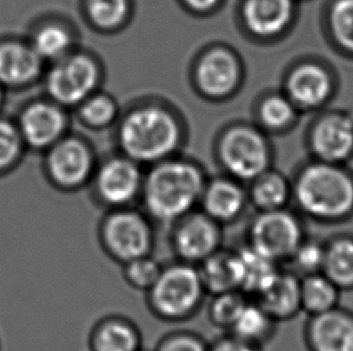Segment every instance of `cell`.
Masks as SVG:
<instances>
[{"instance_id":"13","label":"cell","mask_w":353,"mask_h":351,"mask_svg":"<svg viewBox=\"0 0 353 351\" xmlns=\"http://www.w3.org/2000/svg\"><path fill=\"white\" fill-rule=\"evenodd\" d=\"M46 167L53 184L62 189H75L91 175V153L77 140H62L51 146Z\"/></svg>"},{"instance_id":"8","label":"cell","mask_w":353,"mask_h":351,"mask_svg":"<svg viewBox=\"0 0 353 351\" xmlns=\"http://www.w3.org/2000/svg\"><path fill=\"white\" fill-rule=\"evenodd\" d=\"M309 147L316 160L350 165L353 160V109H325L309 131Z\"/></svg>"},{"instance_id":"1","label":"cell","mask_w":353,"mask_h":351,"mask_svg":"<svg viewBox=\"0 0 353 351\" xmlns=\"http://www.w3.org/2000/svg\"><path fill=\"white\" fill-rule=\"evenodd\" d=\"M292 199L301 217L323 225L347 223L353 218V170L314 159L296 176Z\"/></svg>"},{"instance_id":"7","label":"cell","mask_w":353,"mask_h":351,"mask_svg":"<svg viewBox=\"0 0 353 351\" xmlns=\"http://www.w3.org/2000/svg\"><path fill=\"white\" fill-rule=\"evenodd\" d=\"M170 228L169 244L180 262L198 266L223 247V226L203 211H192Z\"/></svg>"},{"instance_id":"2","label":"cell","mask_w":353,"mask_h":351,"mask_svg":"<svg viewBox=\"0 0 353 351\" xmlns=\"http://www.w3.org/2000/svg\"><path fill=\"white\" fill-rule=\"evenodd\" d=\"M205 184L199 170L191 164L170 162L150 172L143 184L145 213L153 223L169 225L191 213L201 202Z\"/></svg>"},{"instance_id":"28","label":"cell","mask_w":353,"mask_h":351,"mask_svg":"<svg viewBox=\"0 0 353 351\" xmlns=\"http://www.w3.org/2000/svg\"><path fill=\"white\" fill-rule=\"evenodd\" d=\"M250 198L258 212L285 209L292 199V185L279 173L264 172L253 180Z\"/></svg>"},{"instance_id":"39","label":"cell","mask_w":353,"mask_h":351,"mask_svg":"<svg viewBox=\"0 0 353 351\" xmlns=\"http://www.w3.org/2000/svg\"><path fill=\"white\" fill-rule=\"evenodd\" d=\"M219 0H186L188 6H191L192 9L199 10V11H205L210 10L217 4Z\"/></svg>"},{"instance_id":"31","label":"cell","mask_w":353,"mask_h":351,"mask_svg":"<svg viewBox=\"0 0 353 351\" xmlns=\"http://www.w3.org/2000/svg\"><path fill=\"white\" fill-rule=\"evenodd\" d=\"M325 259V240L307 237L296 248L290 260L283 265L299 278L322 272Z\"/></svg>"},{"instance_id":"36","label":"cell","mask_w":353,"mask_h":351,"mask_svg":"<svg viewBox=\"0 0 353 351\" xmlns=\"http://www.w3.org/2000/svg\"><path fill=\"white\" fill-rule=\"evenodd\" d=\"M210 343L193 331H172L163 336L153 351H209Z\"/></svg>"},{"instance_id":"4","label":"cell","mask_w":353,"mask_h":351,"mask_svg":"<svg viewBox=\"0 0 353 351\" xmlns=\"http://www.w3.org/2000/svg\"><path fill=\"white\" fill-rule=\"evenodd\" d=\"M179 127L164 109L145 107L124 119L119 131L121 145L139 162H156L176 148Z\"/></svg>"},{"instance_id":"32","label":"cell","mask_w":353,"mask_h":351,"mask_svg":"<svg viewBox=\"0 0 353 351\" xmlns=\"http://www.w3.org/2000/svg\"><path fill=\"white\" fill-rule=\"evenodd\" d=\"M162 270V264L152 254L134 259L132 262L122 265L124 281L132 289L145 294L157 281Z\"/></svg>"},{"instance_id":"17","label":"cell","mask_w":353,"mask_h":351,"mask_svg":"<svg viewBox=\"0 0 353 351\" xmlns=\"http://www.w3.org/2000/svg\"><path fill=\"white\" fill-rule=\"evenodd\" d=\"M88 347L90 351H141L143 333L132 319L110 314L93 325Z\"/></svg>"},{"instance_id":"26","label":"cell","mask_w":353,"mask_h":351,"mask_svg":"<svg viewBox=\"0 0 353 351\" xmlns=\"http://www.w3.org/2000/svg\"><path fill=\"white\" fill-rule=\"evenodd\" d=\"M277 325L276 320H274L261 304L251 299L228 333L263 348L275 336Z\"/></svg>"},{"instance_id":"20","label":"cell","mask_w":353,"mask_h":351,"mask_svg":"<svg viewBox=\"0 0 353 351\" xmlns=\"http://www.w3.org/2000/svg\"><path fill=\"white\" fill-rule=\"evenodd\" d=\"M294 16L293 0H246L243 19L248 28L258 36L281 33Z\"/></svg>"},{"instance_id":"22","label":"cell","mask_w":353,"mask_h":351,"mask_svg":"<svg viewBox=\"0 0 353 351\" xmlns=\"http://www.w3.org/2000/svg\"><path fill=\"white\" fill-rule=\"evenodd\" d=\"M208 296L240 290L241 272L238 249L222 247L198 265Z\"/></svg>"},{"instance_id":"35","label":"cell","mask_w":353,"mask_h":351,"mask_svg":"<svg viewBox=\"0 0 353 351\" xmlns=\"http://www.w3.org/2000/svg\"><path fill=\"white\" fill-rule=\"evenodd\" d=\"M296 105L287 96L275 95L268 98L261 107V118L272 128H283L296 118Z\"/></svg>"},{"instance_id":"21","label":"cell","mask_w":353,"mask_h":351,"mask_svg":"<svg viewBox=\"0 0 353 351\" xmlns=\"http://www.w3.org/2000/svg\"><path fill=\"white\" fill-rule=\"evenodd\" d=\"M196 80L205 94L211 96L228 94L238 83V62L223 50L211 51L199 63Z\"/></svg>"},{"instance_id":"24","label":"cell","mask_w":353,"mask_h":351,"mask_svg":"<svg viewBox=\"0 0 353 351\" xmlns=\"http://www.w3.org/2000/svg\"><path fill=\"white\" fill-rule=\"evenodd\" d=\"M323 21L332 48L341 58L353 61V0H328Z\"/></svg>"},{"instance_id":"33","label":"cell","mask_w":353,"mask_h":351,"mask_svg":"<svg viewBox=\"0 0 353 351\" xmlns=\"http://www.w3.org/2000/svg\"><path fill=\"white\" fill-rule=\"evenodd\" d=\"M23 146L17 125L0 118V173L9 171L19 162Z\"/></svg>"},{"instance_id":"30","label":"cell","mask_w":353,"mask_h":351,"mask_svg":"<svg viewBox=\"0 0 353 351\" xmlns=\"http://www.w3.org/2000/svg\"><path fill=\"white\" fill-rule=\"evenodd\" d=\"M30 45L43 61H57L69 51L72 36L67 29L58 24H45L34 33Z\"/></svg>"},{"instance_id":"12","label":"cell","mask_w":353,"mask_h":351,"mask_svg":"<svg viewBox=\"0 0 353 351\" xmlns=\"http://www.w3.org/2000/svg\"><path fill=\"white\" fill-rule=\"evenodd\" d=\"M307 351H353V312L338 306L311 315L304 328Z\"/></svg>"},{"instance_id":"16","label":"cell","mask_w":353,"mask_h":351,"mask_svg":"<svg viewBox=\"0 0 353 351\" xmlns=\"http://www.w3.org/2000/svg\"><path fill=\"white\" fill-rule=\"evenodd\" d=\"M43 59L30 43L8 40L0 43V85L4 87L28 86L38 78Z\"/></svg>"},{"instance_id":"14","label":"cell","mask_w":353,"mask_h":351,"mask_svg":"<svg viewBox=\"0 0 353 351\" xmlns=\"http://www.w3.org/2000/svg\"><path fill=\"white\" fill-rule=\"evenodd\" d=\"M98 198L111 209H124L141 194L138 167L129 160L116 159L101 167L96 180Z\"/></svg>"},{"instance_id":"23","label":"cell","mask_w":353,"mask_h":351,"mask_svg":"<svg viewBox=\"0 0 353 351\" xmlns=\"http://www.w3.org/2000/svg\"><path fill=\"white\" fill-rule=\"evenodd\" d=\"M322 272L344 291H353V233H335L325 240Z\"/></svg>"},{"instance_id":"41","label":"cell","mask_w":353,"mask_h":351,"mask_svg":"<svg viewBox=\"0 0 353 351\" xmlns=\"http://www.w3.org/2000/svg\"><path fill=\"white\" fill-rule=\"evenodd\" d=\"M141 351H148V350H143H143H141Z\"/></svg>"},{"instance_id":"27","label":"cell","mask_w":353,"mask_h":351,"mask_svg":"<svg viewBox=\"0 0 353 351\" xmlns=\"http://www.w3.org/2000/svg\"><path fill=\"white\" fill-rule=\"evenodd\" d=\"M341 292L323 272L305 275L301 278V310L311 317L336 308Z\"/></svg>"},{"instance_id":"38","label":"cell","mask_w":353,"mask_h":351,"mask_svg":"<svg viewBox=\"0 0 353 351\" xmlns=\"http://www.w3.org/2000/svg\"><path fill=\"white\" fill-rule=\"evenodd\" d=\"M209 351H263V348L245 342L232 333L225 332V334L210 343Z\"/></svg>"},{"instance_id":"11","label":"cell","mask_w":353,"mask_h":351,"mask_svg":"<svg viewBox=\"0 0 353 351\" xmlns=\"http://www.w3.org/2000/svg\"><path fill=\"white\" fill-rule=\"evenodd\" d=\"M221 157L225 169L238 180H254L267 169V145L251 129H233L222 140Z\"/></svg>"},{"instance_id":"6","label":"cell","mask_w":353,"mask_h":351,"mask_svg":"<svg viewBox=\"0 0 353 351\" xmlns=\"http://www.w3.org/2000/svg\"><path fill=\"white\" fill-rule=\"evenodd\" d=\"M301 213L290 209L258 212L248 224V247L283 266L309 235Z\"/></svg>"},{"instance_id":"9","label":"cell","mask_w":353,"mask_h":351,"mask_svg":"<svg viewBox=\"0 0 353 351\" xmlns=\"http://www.w3.org/2000/svg\"><path fill=\"white\" fill-rule=\"evenodd\" d=\"M339 90V77L332 65L307 61L296 65L287 80V93L296 107L322 109L330 104Z\"/></svg>"},{"instance_id":"15","label":"cell","mask_w":353,"mask_h":351,"mask_svg":"<svg viewBox=\"0 0 353 351\" xmlns=\"http://www.w3.org/2000/svg\"><path fill=\"white\" fill-rule=\"evenodd\" d=\"M17 128L24 145L43 149L59 141L65 129V117L57 105L35 101L21 112Z\"/></svg>"},{"instance_id":"42","label":"cell","mask_w":353,"mask_h":351,"mask_svg":"<svg viewBox=\"0 0 353 351\" xmlns=\"http://www.w3.org/2000/svg\"><path fill=\"white\" fill-rule=\"evenodd\" d=\"M352 312H353V310H352Z\"/></svg>"},{"instance_id":"3","label":"cell","mask_w":353,"mask_h":351,"mask_svg":"<svg viewBox=\"0 0 353 351\" xmlns=\"http://www.w3.org/2000/svg\"><path fill=\"white\" fill-rule=\"evenodd\" d=\"M206 296L198 266L175 260L163 265L157 281L146 292V304L158 320L180 323L199 313Z\"/></svg>"},{"instance_id":"18","label":"cell","mask_w":353,"mask_h":351,"mask_svg":"<svg viewBox=\"0 0 353 351\" xmlns=\"http://www.w3.org/2000/svg\"><path fill=\"white\" fill-rule=\"evenodd\" d=\"M253 299L261 304L277 323L290 321L303 312L301 278L282 266L272 284Z\"/></svg>"},{"instance_id":"10","label":"cell","mask_w":353,"mask_h":351,"mask_svg":"<svg viewBox=\"0 0 353 351\" xmlns=\"http://www.w3.org/2000/svg\"><path fill=\"white\" fill-rule=\"evenodd\" d=\"M98 82V69L87 56L63 58L48 72L46 89L59 105H77L86 99Z\"/></svg>"},{"instance_id":"34","label":"cell","mask_w":353,"mask_h":351,"mask_svg":"<svg viewBox=\"0 0 353 351\" xmlns=\"http://www.w3.org/2000/svg\"><path fill=\"white\" fill-rule=\"evenodd\" d=\"M92 21L101 28H114L128 14L127 0H87Z\"/></svg>"},{"instance_id":"5","label":"cell","mask_w":353,"mask_h":351,"mask_svg":"<svg viewBox=\"0 0 353 351\" xmlns=\"http://www.w3.org/2000/svg\"><path fill=\"white\" fill-rule=\"evenodd\" d=\"M98 241L112 262L124 265L152 254L156 233L151 218L130 207L111 209L98 228Z\"/></svg>"},{"instance_id":"19","label":"cell","mask_w":353,"mask_h":351,"mask_svg":"<svg viewBox=\"0 0 353 351\" xmlns=\"http://www.w3.org/2000/svg\"><path fill=\"white\" fill-rule=\"evenodd\" d=\"M199 204L204 213L225 226L243 215L248 199L238 183L219 180L205 185Z\"/></svg>"},{"instance_id":"29","label":"cell","mask_w":353,"mask_h":351,"mask_svg":"<svg viewBox=\"0 0 353 351\" xmlns=\"http://www.w3.org/2000/svg\"><path fill=\"white\" fill-rule=\"evenodd\" d=\"M208 307V317L212 326L230 332L239 315L245 306L248 304L250 297L241 290H232L221 294L212 295Z\"/></svg>"},{"instance_id":"25","label":"cell","mask_w":353,"mask_h":351,"mask_svg":"<svg viewBox=\"0 0 353 351\" xmlns=\"http://www.w3.org/2000/svg\"><path fill=\"white\" fill-rule=\"evenodd\" d=\"M238 254L241 272L240 290L250 299H254L272 284L282 266L256 252L248 244L238 248Z\"/></svg>"},{"instance_id":"40","label":"cell","mask_w":353,"mask_h":351,"mask_svg":"<svg viewBox=\"0 0 353 351\" xmlns=\"http://www.w3.org/2000/svg\"><path fill=\"white\" fill-rule=\"evenodd\" d=\"M4 86L3 85H0V107L3 106V103H4Z\"/></svg>"},{"instance_id":"37","label":"cell","mask_w":353,"mask_h":351,"mask_svg":"<svg viewBox=\"0 0 353 351\" xmlns=\"http://www.w3.org/2000/svg\"><path fill=\"white\" fill-rule=\"evenodd\" d=\"M81 114L87 123L98 127L106 125L115 117V104L108 96H94L82 106Z\"/></svg>"}]
</instances>
